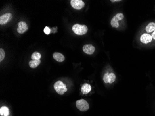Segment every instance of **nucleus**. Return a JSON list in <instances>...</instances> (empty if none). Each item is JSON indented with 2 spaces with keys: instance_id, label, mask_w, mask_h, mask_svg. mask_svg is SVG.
Instances as JSON below:
<instances>
[{
  "instance_id": "nucleus-3",
  "label": "nucleus",
  "mask_w": 155,
  "mask_h": 116,
  "mask_svg": "<svg viewBox=\"0 0 155 116\" xmlns=\"http://www.w3.org/2000/svg\"><path fill=\"white\" fill-rule=\"evenodd\" d=\"M76 107L79 111H87L89 108L88 102L83 99H80L76 101Z\"/></svg>"
},
{
  "instance_id": "nucleus-13",
  "label": "nucleus",
  "mask_w": 155,
  "mask_h": 116,
  "mask_svg": "<svg viewBox=\"0 0 155 116\" xmlns=\"http://www.w3.org/2000/svg\"><path fill=\"white\" fill-rule=\"evenodd\" d=\"M0 114L1 116H9V108L6 106L1 107L0 109Z\"/></svg>"
},
{
  "instance_id": "nucleus-10",
  "label": "nucleus",
  "mask_w": 155,
  "mask_h": 116,
  "mask_svg": "<svg viewBox=\"0 0 155 116\" xmlns=\"http://www.w3.org/2000/svg\"><path fill=\"white\" fill-rule=\"evenodd\" d=\"M91 86L90 84L87 83H85L82 86L81 91L82 93L84 94H87L91 92Z\"/></svg>"
},
{
  "instance_id": "nucleus-19",
  "label": "nucleus",
  "mask_w": 155,
  "mask_h": 116,
  "mask_svg": "<svg viewBox=\"0 0 155 116\" xmlns=\"http://www.w3.org/2000/svg\"><path fill=\"white\" fill-rule=\"evenodd\" d=\"M44 32L45 34H46L47 35H48V34H50V29L48 27H46L44 29Z\"/></svg>"
},
{
  "instance_id": "nucleus-6",
  "label": "nucleus",
  "mask_w": 155,
  "mask_h": 116,
  "mask_svg": "<svg viewBox=\"0 0 155 116\" xmlns=\"http://www.w3.org/2000/svg\"><path fill=\"white\" fill-rule=\"evenodd\" d=\"M18 28L17 31L19 34H23L27 31L28 26L25 22H20L18 23Z\"/></svg>"
},
{
  "instance_id": "nucleus-1",
  "label": "nucleus",
  "mask_w": 155,
  "mask_h": 116,
  "mask_svg": "<svg viewBox=\"0 0 155 116\" xmlns=\"http://www.w3.org/2000/svg\"><path fill=\"white\" fill-rule=\"evenodd\" d=\"M72 31L77 35H82L87 33L88 31V28L85 25L76 24L72 26Z\"/></svg>"
},
{
  "instance_id": "nucleus-20",
  "label": "nucleus",
  "mask_w": 155,
  "mask_h": 116,
  "mask_svg": "<svg viewBox=\"0 0 155 116\" xmlns=\"http://www.w3.org/2000/svg\"><path fill=\"white\" fill-rule=\"evenodd\" d=\"M152 37L153 39H154L155 40V30L154 31V32L152 34Z\"/></svg>"
},
{
  "instance_id": "nucleus-11",
  "label": "nucleus",
  "mask_w": 155,
  "mask_h": 116,
  "mask_svg": "<svg viewBox=\"0 0 155 116\" xmlns=\"http://www.w3.org/2000/svg\"><path fill=\"white\" fill-rule=\"evenodd\" d=\"M53 58H54V59L56 61L59 62H62L65 60L64 56L62 53H57V52L54 53L53 54Z\"/></svg>"
},
{
  "instance_id": "nucleus-7",
  "label": "nucleus",
  "mask_w": 155,
  "mask_h": 116,
  "mask_svg": "<svg viewBox=\"0 0 155 116\" xmlns=\"http://www.w3.org/2000/svg\"><path fill=\"white\" fill-rule=\"evenodd\" d=\"M12 18V15L11 13H5L0 17V24L1 25L5 24L8 22L10 21Z\"/></svg>"
},
{
  "instance_id": "nucleus-15",
  "label": "nucleus",
  "mask_w": 155,
  "mask_h": 116,
  "mask_svg": "<svg viewBox=\"0 0 155 116\" xmlns=\"http://www.w3.org/2000/svg\"><path fill=\"white\" fill-rule=\"evenodd\" d=\"M124 16L123 13H117L115 16H114L113 18L112 19V20L114 21V22H118V21H121L122 20L124 19Z\"/></svg>"
},
{
  "instance_id": "nucleus-21",
  "label": "nucleus",
  "mask_w": 155,
  "mask_h": 116,
  "mask_svg": "<svg viewBox=\"0 0 155 116\" xmlns=\"http://www.w3.org/2000/svg\"><path fill=\"white\" fill-rule=\"evenodd\" d=\"M118 1V0H116V1H112V0H111V1L112 2H115V1Z\"/></svg>"
},
{
  "instance_id": "nucleus-5",
  "label": "nucleus",
  "mask_w": 155,
  "mask_h": 116,
  "mask_svg": "<svg viewBox=\"0 0 155 116\" xmlns=\"http://www.w3.org/2000/svg\"><path fill=\"white\" fill-rule=\"evenodd\" d=\"M71 5L73 9L80 10L84 7L85 3L81 0H71Z\"/></svg>"
},
{
  "instance_id": "nucleus-18",
  "label": "nucleus",
  "mask_w": 155,
  "mask_h": 116,
  "mask_svg": "<svg viewBox=\"0 0 155 116\" xmlns=\"http://www.w3.org/2000/svg\"><path fill=\"white\" fill-rule=\"evenodd\" d=\"M111 24L113 28H118L119 26V23L118 22H114L112 20H111Z\"/></svg>"
},
{
  "instance_id": "nucleus-16",
  "label": "nucleus",
  "mask_w": 155,
  "mask_h": 116,
  "mask_svg": "<svg viewBox=\"0 0 155 116\" xmlns=\"http://www.w3.org/2000/svg\"><path fill=\"white\" fill-rule=\"evenodd\" d=\"M41 58V53L38 52H34L31 55V59L32 60H39Z\"/></svg>"
},
{
  "instance_id": "nucleus-14",
  "label": "nucleus",
  "mask_w": 155,
  "mask_h": 116,
  "mask_svg": "<svg viewBox=\"0 0 155 116\" xmlns=\"http://www.w3.org/2000/svg\"><path fill=\"white\" fill-rule=\"evenodd\" d=\"M41 63L40 59L39 60H32L29 62V65L30 67L32 68H35L37 67Z\"/></svg>"
},
{
  "instance_id": "nucleus-8",
  "label": "nucleus",
  "mask_w": 155,
  "mask_h": 116,
  "mask_svg": "<svg viewBox=\"0 0 155 116\" xmlns=\"http://www.w3.org/2000/svg\"><path fill=\"white\" fill-rule=\"evenodd\" d=\"M83 51L87 55H92L95 52V48L91 44H86L83 47Z\"/></svg>"
},
{
  "instance_id": "nucleus-2",
  "label": "nucleus",
  "mask_w": 155,
  "mask_h": 116,
  "mask_svg": "<svg viewBox=\"0 0 155 116\" xmlns=\"http://www.w3.org/2000/svg\"><path fill=\"white\" fill-rule=\"evenodd\" d=\"M54 88L56 92L60 95L64 94L67 90L66 85L61 81H57L54 84Z\"/></svg>"
},
{
  "instance_id": "nucleus-4",
  "label": "nucleus",
  "mask_w": 155,
  "mask_h": 116,
  "mask_svg": "<svg viewBox=\"0 0 155 116\" xmlns=\"http://www.w3.org/2000/svg\"><path fill=\"white\" fill-rule=\"evenodd\" d=\"M115 80L116 76L113 73L109 74L106 73L104 75L103 80L105 83H112L114 82Z\"/></svg>"
},
{
  "instance_id": "nucleus-9",
  "label": "nucleus",
  "mask_w": 155,
  "mask_h": 116,
  "mask_svg": "<svg viewBox=\"0 0 155 116\" xmlns=\"http://www.w3.org/2000/svg\"><path fill=\"white\" fill-rule=\"evenodd\" d=\"M152 40V37L151 35L148 34H144L141 35L140 41L143 44H148Z\"/></svg>"
},
{
  "instance_id": "nucleus-12",
  "label": "nucleus",
  "mask_w": 155,
  "mask_h": 116,
  "mask_svg": "<svg viewBox=\"0 0 155 116\" xmlns=\"http://www.w3.org/2000/svg\"><path fill=\"white\" fill-rule=\"evenodd\" d=\"M146 31L147 33H152V32L155 30V23L150 22L149 23L146 28Z\"/></svg>"
},
{
  "instance_id": "nucleus-17",
  "label": "nucleus",
  "mask_w": 155,
  "mask_h": 116,
  "mask_svg": "<svg viewBox=\"0 0 155 116\" xmlns=\"http://www.w3.org/2000/svg\"><path fill=\"white\" fill-rule=\"evenodd\" d=\"M5 53L3 49H0V61H1L5 57Z\"/></svg>"
}]
</instances>
